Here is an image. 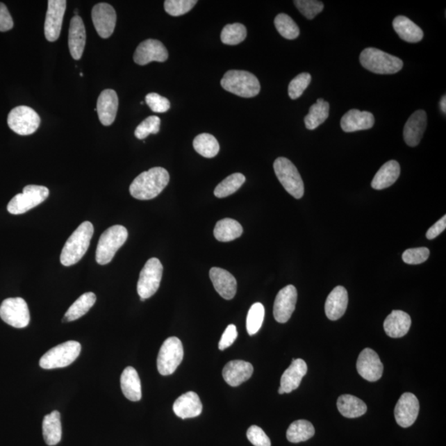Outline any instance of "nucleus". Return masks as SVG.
Listing matches in <instances>:
<instances>
[{"label": "nucleus", "mask_w": 446, "mask_h": 446, "mask_svg": "<svg viewBox=\"0 0 446 446\" xmlns=\"http://www.w3.org/2000/svg\"><path fill=\"white\" fill-rule=\"evenodd\" d=\"M170 181V174L163 167L151 168L140 174L130 185V194L139 200L155 199L163 192Z\"/></svg>", "instance_id": "f257e3e1"}, {"label": "nucleus", "mask_w": 446, "mask_h": 446, "mask_svg": "<svg viewBox=\"0 0 446 446\" xmlns=\"http://www.w3.org/2000/svg\"><path fill=\"white\" fill-rule=\"evenodd\" d=\"M94 235V226L90 222H82L65 242L60 254V263L72 266L85 255Z\"/></svg>", "instance_id": "f03ea898"}, {"label": "nucleus", "mask_w": 446, "mask_h": 446, "mask_svg": "<svg viewBox=\"0 0 446 446\" xmlns=\"http://www.w3.org/2000/svg\"><path fill=\"white\" fill-rule=\"evenodd\" d=\"M360 61L363 67L379 74H396L404 67L400 58L373 47L366 48L361 52Z\"/></svg>", "instance_id": "7ed1b4c3"}, {"label": "nucleus", "mask_w": 446, "mask_h": 446, "mask_svg": "<svg viewBox=\"0 0 446 446\" xmlns=\"http://www.w3.org/2000/svg\"><path fill=\"white\" fill-rule=\"evenodd\" d=\"M223 89L242 98H253L259 94V81L251 72L245 71L227 72L221 81Z\"/></svg>", "instance_id": "20e7f679"}, {"label": "nucleus", "mask_w": 446, "mask_h": 446, "mask_svg": "<svg viewBox=\"0 0 446 446\" xmlns=\"http://www.w3.org/2000/svg\"><path fill=\"white\" fill-rule=\"evenodd\" d=\"M128 237V230L124 226H113L105 231L99 238L96 250L95 258L97 263L102 265L110 263L117 251L124 246Z\"/></svg>", "instance_id": "39448f33"}, {"label": "nucleus", "mask_w": 446, "mask_h": 446, "mask_svg": "<svg viewBox=\"0 0 446 446\" xmlns=\"http://www.w3.org/2000/svg\"><path fill=\"white\" fill-rule=\"evenodd\" d=\"M81 352V345L74 340L61 343L51 348L39 361L41 368L53 370L64 368L76 360Z\"/></svg>", "instance_id": "423d86ee"}, {"label": "nucleus", "mask_w": 446, "mask_h": 446, "mask_svg": "<svg viewBox=\"0 0 446 446\" xmlns=\"http://www.w3.org/2000/svg\"><path fill=\"white\" fill-rule=\"evenodd\" d=\"M274 173L288 194L297 199L304 195V185L299 170L286 157H279L274 163Z\"/></svg>", "instance_id": "0eeeda50"}, {"label": "nucleus", "mask_w": 446, "mask_h": 446, "mask_svg": "<svg viewBox=\"0 0 446 446\" xmlns=\"http://www.w3.org/2000/svg\"><path fill=\"white\" fill-rule=\"evenodd\" d=\"M50 192L45 186L28 185L23 193L17 195L8 204V211L14 215H19L29 211L44 202Z\"/></svg>", "instance_id": "6e6552de"}, {"label": "nucleus", "mask_w": 446, "mask_h": 446, "mask_svg": "<svg viewBox=\"0 0 446 446\" xmlns=\"http://www.w3.org/2000/svg\"><path fill=\"white\" fill-rule=\"evenodd\" d=\"M183 358V348L181 340L172 336L166 339L161 345L157 357V370L163 376L174 373Z\"/></svg>", "instance_id": "1a4fd4ad"}, {"label": "nucleus", "mask_w": 446, "mask_h": 446, "mask_svg": "<svg viewBox=\"0 0 446 446\" xmlns=\"http://www.w3.org/2000/svg\"><path fill=\"white\" fill-rule=\"evenodd\" d=\"M163 266L157 258L148 260L140 273L138 283V292L140 299H147L159 290L163 279Z\"/></svg>", "instance_id": "9d476101"}, {"label": "nucleus", "mask_w": 446, "mask_h": 446, "mask_svg": "<svg viewBox=\"0 0 446 446\" xmlns=\"http://www.w3.org/2000/svg\"><path fill=\"white\" fill-rule=\"evenodd\" d=\"M41 124L40 117L32 108L19 106L12 109L8 116V125L12 131L21 135L33 134Z\"/></svg>", "instance_id": "9b49d317"}, {"label": "nucleus", "mask_w": 446, "mask_h": 446, "mask_svg": "<svg viewBox=\"0 0 446 446\" xmlns=\"http://www.w3.org/2000/svg\"><path fill=\"white\" fill-rule=\"evenodd\" d=\"M0 317L8 325L24 328L30 322L28 306L22 297L7 299L0 306Z\"/></svg>", "instance_id": "f8f14e48"}, {"label": "nucleus", "mask_w": 446, "mask_h": 446, "mask_svg": "<svg viewBox=\"0 0 446 446\" xmlns=\"http://www.w3.org/2000/svg\"><path fill=\"white\" fill-rule=\"evenodd\" d=\"M67 1L65 0H49L46 15L44 32L48 42L58 40L63 28Z\"/></svg>", "instance_id": "ddd939ff"}, {"label": "nucleus", "mask_w": 446, "mask_h": 446, "mask_svg": "<svg viewBox=\"0 0 446 446\" xmlns=\"http://www.w3.org/2000/svg\"><path fill=\"white\" fill-rule=\"evenodd\" d=\"M92 20L99 37L108 38L112 36L116 27V11L110 4H96L92 10Z\"/></svg>", "instance_id": "4468645a"}, {"label": "nucleus", "mask_w": 446, "mask_h": 446, "mask_svg": "<svg viewBox=\"0 0 446 446\" xmlns=\"http://www.w3.org/2000/svg\"><path fill=\"white\" fill-rule=\"evenodd\" d=\"M356 368L358 374L370 382L378 381L383 372V365L378 354L370 348L363 349L358 356Z\"/></svg>", "instance_id": "2eb2a0df"}, {"label": "nucleus", "mask_w": 446, "mask_h": 446, "mask_svg": "<svg viewBox=\"0 0 446 446\" xmlns=\"http://www.w3.org/2000/svg\"><path fill=\"white\" fill-rule=\"evenodd\" d=\"M168 51L163 42L155 39H147L140 43L135 51L133 60L138 65H145L152 61L164 63L168 59Z\"/></svg>", "instance_id": "dca6fc26"}, {"label": "nucleus", "mask_w": 446, "mask_h": 446, "mask_svg": "<svg viewBox=\"0 0 446 446\" xmlns=\"http://www.w3.org/2000/svg\"><path fill=\"white\" fill-rule=\"evenodd\" d=\"M419 409L418 397L413 393H404L397 401L395 409L397 423L404 428L413 426L418 417Z\"/></svg>", "instance_id": "f3484780"}, {"label": "nucleus", "mask_w": 446, "mask_h": 446, "mask_svg": "<svg viewBox=\"0 0 446 446\" xmlns=\"http://www.w3.org/2000/svg\"><path fill=\"white\" fill-rule=\"evenodd\" d=\"M297 292L294 286H288L278 292L274 304V317L279 323L290 320L295 312Z\"/></svg>", "instance_id": "a211bd4d"}, {"label": "nucleus", "mask_w": 446, "mask_h": 446, "mask_svg": "<svg viewBox=\"0 0 446 446\" xmlns=\"http://www.w3.org/2000/svg\"><path fill=\"white\" fill-rule=\"evenodd\" d=\"M214 288L226 300L233 299L237 294L238 283L233 274L221 268L213 267L209 271Z\"/></svg>", "instance_id": "6ab92c4d"}, {"label": "nucleus", "mask_w": 446, "mask_h": 446, "mask_svg": "<svg viewBox=\"0 0 446 446\" xmlns=\"http://www.w3.org/2000/svg\"><path fill=\"white\" fill-rule=\"evenodd\" d=\"M119 108V97L116 91L105 90L99 96L97 108L100 122L104 126H110L115 122Z\"/></svg>", "instance_id": "aec40b11"}, {"label": "nucleus", "mask_w": 446, "mask_h": 446, "mask_svg": "<svg viewBox=\"0 0 446 446\" xmlns=\"http://www.w3.org/2000/svg\"><path fill=\"white\" fill-rule=\"evenodd\" d=\"M427 124V116L425 111L418 110L410 116L406 122L404 129V138L406 145L417 147L423 138Z\"/></svg>", "instance_id": "412c9836"}, {"label": "nucleus", "mask_w": 446, "mask_h": 446, "mask_svg": "<svg viewBox=\"0 0 446 446\" xmlns=\"http://www.w3.org/2000/svg\"><path fill=\"white\" fill-rule=\"evenodd\" d=\"M86 31L81 17L74 16L69 24L68 44L69 52L74 60H80L84 52Z\"/></svg>", "instance_id": "4be33fe9"}, {"label": "nucleus", "mask_w": 446, "mask_h": 446, "mask_svg": "<svg viewBox=\"0 0 446 446\" xmlns=\"http://www.w3.org/2000/svg\"><path fill=\"white\" fill-rule=\"evenodd\" d=\"M251 363L243 361H233L227 363L222 370L223 379L231 387H238L247 381L253 374Z\"/></svg>", "instance_id": "5701e85b"}, {"label": "nucleus", "mask_w": 446, "mask_h": 446, "mask_svg": "<svg viewBox=\"0 0 446 446\" xmlns=\"http://www.w3.org/2000/svg\"><path fill=\"white\" fill-rule=\"evenodd\" d=\"M374 125L373 113L368 111H360L351 109L340 120V126L345 133H354L357 131L368 130Z\"/></svg>", "instance_id": "b1692460"}, {"label": "nucleus", "mask_w": 446, "mask_h": 446, "mask_svg": "<svg viewBox=\"0 0 446 446\" xmlns=\"http://www.w3.org/2000/svg\"><path fill=\"white\" fill-rule=\"evenodd\" d=\"M173 410L179 418H194L202 413L203 404L196 393L188 392L174 402Z\"/></svg>", "instance_id": "393cba45"}, {"label": "nucleus", "mask_w": 446, "mask_h": 446, "mask_svg": "<svg viewBox=\"0 0 446 446\" xmlns=\"http://www.w3.org/2000/svg\"><path fill=\"white\" fill-rule=\"evenodd\" d=\"M348 306V292L342 286L334 288L328 295L325 312L328 319L331 321L338 320L347 311Z\"/></svg>", "instance_id": "a878e982"}, {"label": "nucleus", "mask_w": 446, "mask_h": 446, "mask_svg": "<svg viewBox=\"0 0 446 446\" xmlns=\"http://www.w3.org/2000/svg\"><path fill=\"white\" fill-rule=\"evenodd\" d=\"M307 372L308 365L306 362L302 358H294L281 377V387L284 393H290L299 388Z\"/></svg>", "instance_id": "bb28decb"}, {"label": "nucleus", "mask_w": 446, "mask_h": 446, "mask_svg": "<svg viewBox=\"0 0 446 446\" xmlns=\"http://www.w3.org/2000/svg\"><path fill=\"white\" fill-rule=\"evenodd\" d=\"M412 325L409 315L400 310H395L383 322L384 331L392 338H400L408 333Z\"/></svg>", "instance_id": "cd10ccee"}, {"label": "nucleus", "mask_w": 446, "mask_h": 446, "mask_svg": "<svg viewBox=\"0 0 446 446\" xmlns=\"http://www.w3.org/2000/svg\"><path fill=\"white\" fill-rule=\"evenodd\" d=\"M400 165L396 160H389L376 173L371 186L374 190L387 189L397 181L400 176Z\"/></svg>", "instance_id": "c85d7f7f"}, {"label": "nucleus", "mask_w": 446, "mask_h": 446, "mask_svg": "<svg viewBox=\"0 0 446 446\" xmlns=\"http://www.w3.org/2000/svg\"><path fill=\"white\" fill-rule=\"evenodd\" d=\"M393 27L402 40L409 43L421 42L423 31L412 20L405 16H397L393 22Z\"/></svg>", "instance_id": "c756f323"}, {"label": "nucleus", "mask_w": 446, "mask_h": 446, "mask_svg": "<svg viewBox=\"0 0 446 446\" xmlns=\"http://www.w3.org/2000/svg\"><path fill=\"white\" fill-rule=\"evenodd\" d=\"M121 388L126 399L138 402L142 399V384L137 370L126 367L121 375Z\"/></svg>", "instance_id": "7c9ffc66"}, {"label": "nucleus", "mask_w": 446, "mask_h": 446, "mask_svg": "<svg viewBox=\"0 0 446 446\" xmlns=\"http://www.w3.org/2000/svg\"><path fill=\"white\" fill-rule=\"evenodd\" d=\"M42 434L48 445H56L60 443L63 436V427L58 411H53L43 419Z\"/></svg>", "instance_id": "2f4dec72"}, {"label": "nucleus", "mask_w": 446, "mask_h": 446, "mask_svg": "<svg viewBox=\"0 0 446 446\" xmlns=\"http://www.w3.org/2000/svg\"><path fill=\"white\" fill-rule=\"evenodd\" d=\"M336 405L340 414L347 418H360L367 412L365 402L353 395L340 396Z\"/></svg>", "instance_id": "473e14b6"}, {"label": "nucleus", "mask_w": 446, "mask_h": 446, "mask_svg": "<svg viewBox=\"0 0 446 446\" xmlns=\"http://www.w3.org/2000/svg\"><path fill=\"white\" fill-rule=\"evenodd\" d=\"M243 233L242 225L231 218L218 221L214 229V237L222 242H229L239 238Z\"/></svg>", "instance_id": "72a5a7b5"}, {"label": "nucleus", "mask_w": 446, "mask_h": 446, "mask_svg": "<svg viewBox=\"0 0 446 446\" xmlns=\"http://www.w3.org/2000/svg\"><path fill=\"white\" fill-rule=\"evenodd\" d=\"M96 299L97 297L94 292H89L82 295L65 313L63 321L73 322L84 316L93 307Z\"/></svg>", "instance_id": "f704fd0d"}, {"label": "nucleus", "mask_w": 446, "mask_h": 446, "mask_svg": "<svg viewBox=\"0 0 446 446\" xmlns=\"http://www.w3.org/2000/svg\"><path fill=\"white\" fill-rule=\"evenodd\" d=\"M330 105L323 99H318L317 102L309 108V113L305 117L306 128L314 130L323 124L329 117Z\"/></svg>", "instance_id": "c9c22d12"}, {"label": "nucleus", "mask_w": 446, "mask_h": 446, "mask_svg": "<svg viewBox=\"0 0 446 446\" xmlns=\"http://www.w3.org/2000/svg\"><path fill=\"white\" fill-rule=\"evenodd\" d=\"M315 434L313 424L306 420H297L287 431V439L292 443H299L311 439Z\"/></svg>", "instance_id": "e433bc0d"}, {"label": "nucleus", "mask_w": 446, "mask_h": 446, "mask_svg": "<svg viewBox=\"0 0 446 446\" xmlns=\"http://www.w3.org/2000/svg\"><path fill=\"white\" fill-rule=\"evenodd\" d=\"M193 146L195 150L199 155L206 158H213L220 150V143L213 135L203 133L197 135L194 140Z\"/></svg>", "instance_id": "4c0bfd02"}, {"label": "nucleus", "mask_w": 446, "mask_h": 446, "mask_svg": "<svg viewBox=\"0 0 446 446\" xmlns=\"http://www.w3.org/2000/svg\"><path fill=\"white\" fill-rule=\"evenodd\" d=\"M245 181H246V177L242 174L235 173L231 174L216 187L215 190H214V195L217 198H226V197L236 193L242 186Z\"/></svg>", "instance_id": "58836bf2"}, {"label": "nucleus", "mask_w": 446, "mask_h": 446, "mask_svg": "<svg viewBox=\"0 0 446 446\" xmlns=\"http://www.w3.org/2000/svg\"><path fill=\"white\" fill-rule=\"evenodd\" d=\"M274 25L279 34L288 40H294L299 36L300 31L291 17L286 14H279L274 19Z\"/></svg>", "instance_id": "ea45409f"}, {"label": "nucleus", "mask_w": 446, "mask_h": 446, "mask_svg": "<svg viewBox=\"0 0 446 446\" xmlns=\"http://www.w3.org/2000/svg\"><path fill=\"white\" fill-rule=\"evenodd\" d=\"M247 35V31L243 24H227L222 31L221 40L226 45H238L246 39Z\"/></svg>", "instance_id": "a19ab883"}, {"label": "nucleus", "mask_w": 446, "mask_h": 446, "mask_svg": "<svg viewBox=\"0 0 446 446\" xmlns=\"http://www.w3.org/2000/svg\"><path fill=\"white\" fill-rule=\"evenodd\" d=\"M265 318V308L263 304L256 303L249 310L247 318V330L248 334L253 336L260 331Z\"/></svg>", "instance_id": "79ce46f5"}, {"label": "nucleus", "mask_w": 446, "mask_h": 446, "mask_svg": "<svg viewBox=\"0 0 446 446\" xmlns=\"http://www.w3.org/2000/svg\"><path fill=\"white\" fill-rule=\"evenodd\" d=\"M197 3L198 1L196 0H166L164 3L165 10L170 15L181 16L189 13Z\"/></svg>", "instance_id": "37998d69"}, {"label": "nucleus", "mask_w": 446, "mask_h": 446, "mask_svg": "<svg viewBox=\"0 0 446 446\" xmlns=\"http://www.w3.org/2000/svg\"><path fill=\"white\" fill-rule=\"evenodd\" d=\"M312 81L311 74L309 73H302L292 79L288 85V95L291 99H297L300 97L306 89L308 88Z\"/></svg>", "instance_id": "c03bdc74"}, {"label": "nucleus", "mask_w": 446, "mask_h": 446, "mask_svg": "<svg viewBox=\"0 0 446 446\" xmlns=\"http://www.w3.org/2000/svg\"><path fill=\"white\" fill-rule=\"evenodd\" d=\"M160 126V117L157 116H150L144 120L138 126L135 130V135L139 140H143L150 134H157L159 133Z\"/></svg>", "instance_id": "a18cd8bd"}, {"label": "nucleus", "mask_w": 446, "mask_h": 446, "mask_svg": "<svg viewBox=\"0 0 446 446\" xmlns=\"http://www.w3.org/2000/svg\"><path fill=\"white\" fill-rule=\"evenodd\" d=\"M294 3L301 14L310 20L320 14L324 8V4L317 0H295Z\"/></svg>", "instance_id": "49530a36"}, {"label": "nucleus", "mask_w": 446, "mask_h": 446, "mask_svg": "<svg viewBox=\"0 0 446 446\" xmlns=\"http://www.w3.org/2000/svg\"><path fill=\"white\" fill-rule=\"evenodd\" d=\"M429 256L430 251L427 247L408 249L402 254V261L408 265H420L424 263Z\"/></svg>", "instance_id": "de8ad7c7"}, {"label": "nucleus", "mask_w": 446, "mask_h": 446, "mask_svg": "<svg viewBox=\"0 0 446 446\" xmlns=\"http://www.w3.org/2000/svg\"><path fill=\"white\" fill-rule=\"evenodd\" d=\"M146 103L154 113H165L170 108L169 99L156 93L148 94L146 96Z\"/></svg>", "instance_id": "09e8293b"}, {"label": "nucleus", "mask_w": 446, "mask_h": 446, "mask_svg": "<svg viewBox=\"0 0 446 446\" xmlns=\"http://www.w3.org/2000/svg\"><path fill=\"white\" fill-rule=\"evenodd\" d=\"M247 438L255 446H271V441L265 432L257 426H251L247 433Z\"/></svg>", "instance_id": "8fccbe9b"}, {"label": "nucleus", "mask_w": 446, "mask_h": 446, "mask_svg": "<svg viewBox=\"0 0 446 446\" xmlns=\"http://www.w3.org/2000/svg\"><path fill=\"white\" fill-rule=\"evenodd\" d=\"M238 335L237 327L235 325L231 324L227 327L225 331L223 332L220 344H218L220 351H224L226 348L230 347L237 340Z\"/></svg>", "instance_id": "3c124183"}, {"label": "nucleus", "mask_w": 446, "mask_h": 446, "mask_svg": "<svg viewBox=\"0 0 446 446\" xmlns=\"http://www.w3.org/2000/svg\"><path fill=\"white\" fill-rule=\"evenodd\" d=\"M14 28V21L6 4L0 3V32H7Z\"/></svg>", "instance_id": "603ef678"}, {"label": "nucleus", "mask_w": 446, "mask_h": 446, "mask_svg": "<svg viewBox=\"0 0 446 446\" xmlns=\"http://www.w3.org/2000/svg\"><path fill=\"white\" fill-rule=\"evenodd\" d=\"M446 227V216L441 217L438 222H436L434 225L428 229L427 233V238L428 240H433L438 237L440 233H443Z\"/></svg>", "instance_id": "864d4df0"}, {"label": "nucleus", "mask_w": 446, "mask_h": 446, "mask_svg": "<svg viewBox=\"0 0 446 446\" xmlns=\"http://www.w3.org/2000/svg\"><path fill=\"white\" fill-rule=\"evenodd\" d=\"M440 106L441 111H443L444 113H446V97L445 96H443V99L440 100Z\"/></svg>", "instance_id": "5fc2aeb1"}]
</instances>
